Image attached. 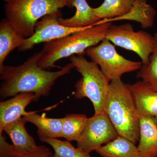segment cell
<instances>
[{"instance_id": "6da1fadb", "label": "cell", "mask_w": 157, "mask_h": 157, "mask_svg": "<svg viewBox=\"0 0 157 157\" xmlns=\"http://www.w3.org/2000/svg\"><path fill=\"white\" fill-rule=\"evenodd\" d=\"M41 55L40 51L34 54L22 64L0 68L1 98L14 97L21 93H33L37 101L42 97L48 95L56 80L69 74L74 68L70 63L58 71H47L38 64Z\"/></svg>"}, {"instance_id": "7a4b0ae2", "label": "cell", "mask_w": 157, "mask_h": 157, "mask_svg": "<svg viewBox=\"0 0 157 157\" xmlns=\"http://www.w3.org/2000/svg\"><path fill=\"white\" fill-rule=\"evenodd\" d=\"M107 113L118 134L136 144L140 137V115L128 84L110 81L105 102Z\"/></svg>"}, {"instance_id": "3957f363", "label": "cell", "mask_w": 157, "mask_h": 157, "mask_svg": "<svg viewBox=\"0 0 157 157\" xmlns=\"http://www.w3.org/2000/svg\"><path fill=\"white\" fill-rule=\"evenodd\" d=\"M112 22L101 23L82 30L44 43L38 62L44 70L55 67L57 61L74 55L84 56L88 48L96 46L106 39Z\"/></svg>"}, {"instance_id": "277c9868", "label": "cell", "mask_w": 157, "mask_h": 157, "mask_svg": "<svg viewBox=\"0 0 157 157\" xmlns=\"http://www.w3.org/2000/svg\"><path fill=\"white\" fill-rule=\"evenodd\" d=\"M71 0H11L5 6L6 19L23 37L28 38L35 33L39 19L67 7Z\"/></svg>"}, {"instance_id": "5b68a950", "label": "cell", "mask_w": 157, "mask_h": 157, "mask_svg": "<svg viewBox=\"0 0 157 157\" xmlns=\"http://www.w3.org/2000/svg\"><path fill=\"white\" fill-rule=\"evenodd\" d=\"M70 61L82 76L75 84L74 97L78 99L88 98L94 114L104 112L110 81L97 64L88 61L84 56L74 55L70 57Z\"/></svg>"}, {"instance_id": "8992f818", "label": "cell", "mask_w": 157, "mask_h": 157, "mask_svg": "<svg viewBox=\"0 0 157 157\" xmlns=\"http://www.w3.org/2000/svg\"><path fill=\"white\" fill-rule=\"evenodd\" d=\"M86 54L100 66L110 81L121 79L124 74L139 70L142 66L141 62L130 60L119 54L112 42L107 39L99 45L88 48Z\"/></svg>"}, {"instance_id": "52a82bcc", "label": "cell", "mask_w": 157, "mask_h": 157, "mask_svg": "<svg viewBox=\"0 0 157 157\" xmlns=\"http://www.w3.org/2000/svg\"><path fill=\"white\" fill-rule=\"evenodd\" d=\"M106 39L117 46L137 54L141 59L142 65L148 64L154 48V36L143 31L136 32L132 25L126 23L112 25Z\"/></svg>"}, {"instance_id": "ba28073f", "label": "cell", "mask_w": 157, "mask_h": 157, "mask_svg": "<svg viewBox=\"0 0 157 157\" xmlns=\"http://www.w3.org/2000/svg\"><path fill=\"white\" fill-rule=\"evenodd\" d=\"M117 132L105 111L88 118L83 133L77 141V147L90 153L114 140Z\"/></svg>"}, {"instance_id": "9c48e42d", "label": "cell", "mask_w": 157, "mask_h": 157, "mask_svg": "<svg viewBox=\"0 0 157 157\" xmlns=\"http://www.w3.org/2000/svg\"><path fill=\"white\" fill-rule=\"evenodd\" d=\"M60 17H62V12L59 10L42 17L41 21L36 23L33 35L26 39L24 43L18 48V51L25 52L30 50L39 43H45L61 39L90 27L70 28L64 26L59 22Z\"/></svg>"}, {"instance_id": "30bf717a", "label": "cell", "mask_w": 157, "mask_h": 157, "mask_svg": "<svg viewBox=\"0 0 157 157\" xmlns=\"http://www.w3.org/2000/svg\"><path fill=\"white\" fill-rule=\"evenodd\" d=\"M26 123L21 117L4 127L3 132L9 135L13 144H9L5 137L0 135V157H12L15 154L32 151L38 147L34 138L25 128Z\"/></svg>"}, {"instance_id": "8fae6325", "label": "cell", "mask_w": 157, "mask_h": 157, "mask_svg": "<svg viewBox=\"0 0 157 157\" xmlns=\"http://www.w3.org/2000/svg\"><path fill=\"white\" fill-rule=\"evenodd\" d=\"M37 101L33 93H21L0 103V135L8 124L19 119L27 114L26 108L32 102Z\"/></svg>"}, {"instance_id": "7c38bea8", "label": "cell", "mask_w": 157, "mask_h": 157, "mask_svg": "<svg viewBox=\"0 0 157 157\" xmlns=\"http://www.w3.org/2000/svg\"><path fill=\"white\" fill-rule=\"evenodd\" d=\"M128 86L140 116L151 118L157 124V91L141 80Z\"/></svg>"}, {"instance_id": "4fadbf2b", "label": "cell", "mask_w": 157, "mask_h": 157, "mask_svg": "<svg viewBox=\"0 0 157 157\" xmlns=\"http://www.w3.org/2000/svg\"><path fill=\"white\" fill-rule=\"evenodd\" d=\"M137 148L140 157H157V124L151 118L140 116Z\"/></svg>"}, {"instance_id": "5bb4252c", "label": "cell", "mask_w": 157, "mask_h": 157, "mask_svg": "<svg viewBox=\"0 0 157 157\" xmlns=\"http://www.w3.org/2000/svg\"><path fill=\"white\" fill-rule=\"evenodd\" d=\"M70 3L71 8H76V13L70 18L59 17V22L61 25L70 28L86 27L96 25L101 21L86 0H71Z\"/></svg>"}, {"instance_id": "9a60e30c", "label": "cell", "mask_w": 157, "mask_h": 157, "mask_svg": "<svg viewBox=\"0 0 157 157\" xmlns=\"http://www.w3.org/2000/svg\"><path fill=\"white\" fill-rule=\"evenodd\" d=\"M155 15V9L147 3L146 0H135L131 10L125 15L111 19L101 20L98 23L130 20L139 23L143 29L150 28L154 24Z\"/></svg>"}, {"instance_id": "2e32d148", "label": "cell", "mask_w": 157, "mask_h": 157, "mask_svg": "<svg viewBox=\"0 0 157 157\" xmlns=\"http://www.w3.org/2000/svg\"><path fill=\"white\" fill-rule=\"evenodd\" d=\"M27 122L33 124L37 128L39 137L58 138L61 137L63 118H53L40 115L34 111H29L23 117Z\"/></svg>"}, {"instance_id": "e0dca14e", "label": "cell", "mask_w": 157, "mask_h": 157, "mask_svg": "<svg viewBox=\"0 0 157 157\" xmlns=\"http://www.w3.org/2000/svg\"><path fill=\"white\" fill-rule=\"evenodd\" d=\"M26 38L21 36L5 18L0 23V68L4 66L6 58L16 48H19Z\"/></svg>"}, {"instance_id": "ac0fdd59", "label": "cell", "mask_w": 157, "mask_h": 157, "mask_svg": "<svg viewBox=\"0 0 157 157\" xmlns=\"http://www.w3.org/2000/svg\"><path fill=\"white\" fill-rule=\"evenodd\" d=\"M95 151L101 157H140L136 144L120 135L109 143L98 147Z\"/></svg>"}, {"instance_id": "d6986e66", "label": "cell", "mask_w": 157, "mask_h": 157, "mask_svg": "<svg viewBox=\"0 0 157 157\" xmlns=\"http://www.w3.org/2000/svg\"><path fill=\"white\" fill-rule=\"evenodd\" d=\"M135 0H104L101 6L94 9L101 20L113 19L125 15L132 9Z\"/></svg>"}, {"instance_id": "ffe728a7", "label": "cell", "mask_w": 157, "mask_h": 157, "mask_svg": "<svg viewBox=\"0 0 157 157\" xmlns=\"http://www.w3.org/2000/svg\"><path fill=\"white\" fill-rule=\"evenodd\" d=\"M87 119L84 114L66 115L63 117L61 137L70 142H77L83 133Z\"/></svg>"}, {"instance_id": "44dd1931", "label": "cell", "mask_w": 157, "mask_h": 157, "mask_svg": "<svg viewBox=\"0 0 157 157\" xmlns=\"http://www.w3.org/2000/svg\"><path fill=\"white\" fill-rule=\"evenodd\" d=\"M41 141L48 144L54 151V157H92L90 153L73 146L70 141L57 138L39 137Z\"/></svg>"}, {"instance_id": "7402d4cb", "label": "cell", "mask_w": 157, "mask_h": 157, "mask_svg": "<svg viewBox=\"0 0 157 157\" xmlns=\"http://www.w3.org/2000/svg\"><path fill=\"white\" fill-rule=\"evenodd\" d=\"M155 46L147 65H142L137 74V78L155 90L157 91V33L154 35Z\"/></svg>"}, {"instance_id": "603a6c76", "label": "cell", "mask_w": 157, "mask_h": 157, "mask_svg": "<svg viewBox=\"0 0 157 157\" xmlns=\"http://www.w3.org/2000/svg\"><path fill=\"white\" fill-rule=\"evenodd\" d=\"M12 157H54L50 149L44 145L38 146L36 149L27 152L14 155Z\"/></svg>"}, {"instance_id": "cb8c5ba5", "label": "cell", "mask_w": 157, "mask_h": 157, "mask_svg": "<svg viewBox=\"0 0 157 157\" xmlns=\"http://www.w3.org/2000/svg\"><path fill=\"white\" fill-rule=\"evenodd\" d=\"M5 1L6 2H10L11 0H5Z\"/></svg>"}]
</instances>
